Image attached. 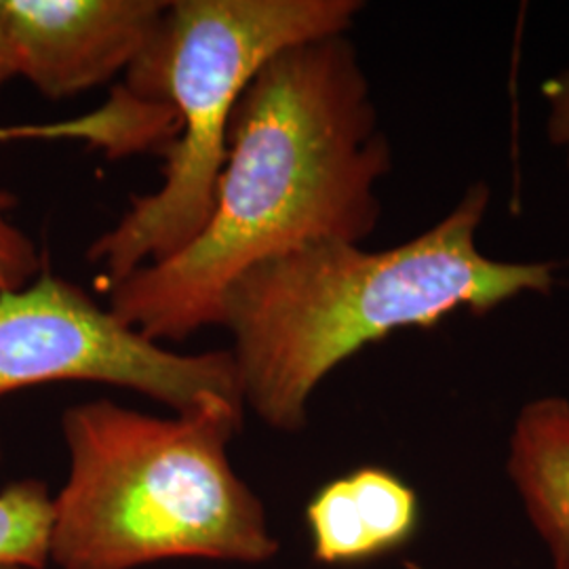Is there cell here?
<instances>
[{"mask_svg":"<svg viewBox=\"0 0 569 569\" xmlns=\"http://www.w3.org/2000/svg\"><path fill=\"white\" fill-rule=\"evenodd\" d=\"M392 150L346 34L277 53L237 103L203 230L110 287L108 310L152 342L220 326L226 291L253 266L315 243L361 244L382 218Z\"/></svg>","mask_w":569,"mask_h":569,"instance_id":"cell-1","label":"cell"},{"mask_svg":"<svg viewBox=\"0 0 569 569\" xmlns=\"http://www.w3.org/2000/svg\"><path fill=\"white\" fill-rule=\"evenodd\" d=\"M491 190L468 186L437 224L382 251L315 243L253 266L226 291L244 407L300 432L327 376L395 331L432 329L456 312L486 317L512 300L549 296L561 262H507L477 243Z\"/></svg>","mask_w":569,"mask_h":569,"instance_id":"cell-2","label":"cell"},{"mask_svg":"<svg viewBox=\"0 0 569 569\" xmlns=\"http://www.w3.org/2000/svg\"><path fill=\"white\" fill-rule=\"evenodd\" d=\"M243 416V403L226 397L173 418L112 401L66 409L70 470L53 498L49 559L61 569L272 559L279 542L264 505L228 458Z\"/></svg>","mask_w":569,"mask_h":569,"instance_id":"cell-3","label":"cell"},{"mask_svg":"<svg viewBox=\"0 0 569 569\" xmlns=\"http://www.w3.org/2000/svg\"><path fill=\"white\" fill-rule=\"evenodd\" d=\"M359 0H173L157 34L124 72L131 93L176 112L163 183L133 197L96 239L89 264L108 291L143 266L182 251L203 230L222 176L237 103L268 60L289 47L346 34Z\"/></svg>","mask_w":569,"mask_h":569,"instance_id":"cell-4","label":"cell"},{"mask_svg":"<svg viewBox=\"0 0 569 569\" xmlns=\"http://www.w3.org/2000/svg\"><path fill=\"white\" fill-rule=\"evenodd\" d=\"M53 382L131 388L176 413L211 397L243 403L228 350L164 348L121 323L79 284L44 270L34 283L0 296V399Z\"/></svg>","mask_w":569,"mask_h":569,"instance_id":"cell-5","label":"cell"},{"mask_svg":"<svg viewBox=\"0 0 569 569\" xmlns=\"http://www.w3.org/2000/svg\"><path fill=\"white\" fill-rule=\"evenodd\" d=\"M164 0H0L16 74L66 100L127 72L159 30Z\"/></svg>","mask_w":569,"mask_h":569,"instance_id":"cell-6","label":"cell"},{"mask_svg":"<svg viewBox=\"0 0 569 569\" xmlns=\"http://www.w3.org/2000/svg\"><path fill=\"white\" fill-rule=\"evenodd\" d=\"M315 561L352 568L407 547L420 528L416 489L382 467L355 468L306 507Z\"/></svg>","mask_w":569,"mask_h":569,"instance_id":"cell-7","label":"cell"},{"mask_svg":"<svg viewBox=\"0 0 569 569\" xmlns=\"http://www.w3.org/2000/svg\"><path fill=\"white\" fill-rule=\"evenodd\" d=\"M507 475L549 549L552 569H569V399L547 395L519 409Z\"/></svg>","mask_w":569,"mask_h":569,"instance_id":"cell-8","label":"cell"},{"mask_svg":"<svg viewBox=\"0 0 569 569\" xmlns=\"http://www.w3.org/2000/svg\"><path fill=\"white\" fill-rule=\"evenodd\" d=\"M53 498L37 479L0 489V566L44 569L51 547Z\"/></svg>","mask_w":569,"mask_h":569,"instance_id":"cell-9","label":"cell"},{"mask_svg":"<svg viewBox=\"0 0 569 569\" xmlns=\"http://www.w3.org/2000/svg\"><path fill=\"white\" fill-rule=\"evenodd\" d=\"M16 199L0 188V296L34 283L42 272L37 243L13 222Z\"/></svg>","mask_w":569,"mask_h":569,"instance_id":"cell-10","label":"cell"},{"mask_svg":"<svg viewBox=\"0 0 569 569\" xmlns=\"http://www.w3.org/2000/svg\"><path fill=\"white\" fill-rule=\"evenodd\" d=\"M110 138V121L102 110H93L77 119L39 122V124H0V142L16 140H72L102 148Z\"/></svg>","mask_w":569,"mask_h":569,"instance_id":"cell-11","label":"cell"},{"mask_svg":"<svg viewBox=\"0 0 569 569\" xmlns=\"http://www.w3.org/2000/svg\"><path fill=\"white\" fill-rule=\"evenodd\" d=\"M540 96L547 106V136L569 169V68L549 77L540 84Z\"/></svg>","mask_w":569,"mask_h":569,"instance_id":"cell-12","label":"cell"},{"mask_svg":"<svg viewBox=\"0 0 569 569\" xmlns=\"http://www.w3.org/2000/svg\"><path fill=\"white\" fill-rule=\"evenodd\" d=\"M13 79H18L16 63H13L11 47H9L7 30H4V21H2V13H0V87L4 82L13 81Z\"/></svg>","mask_w":569,"mask_h":569,"instance_id":"cell-13","label":"cell"},{"mask_svg":"<svg viewBox=\"0 0 569 569\" xmlns=\"http://www.w3.org/2000/svg\"><path fill=\"white\" fill-rule=\"evenodd\" d=\"M0 569H26V568H20V566H0Z\"/></svg>","mask_w":569,"mask_h":569,"instance_id":"cell-14","label":"cell"}]
</instances>
